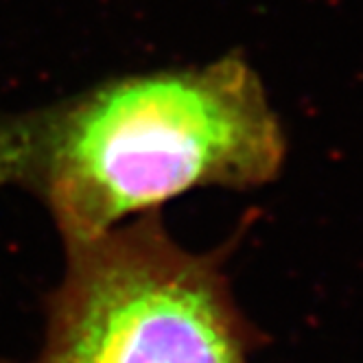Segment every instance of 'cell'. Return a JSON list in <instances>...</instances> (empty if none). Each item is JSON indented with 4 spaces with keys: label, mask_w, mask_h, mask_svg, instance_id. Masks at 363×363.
<instances>
[{
    "label": "cell",
    "mask_w": 363,
    "mask_h": 363,
    "mask_svg": "<svg viewBox=\"0 0 363 363\" xmlns=\"http://www.w3.org/2000/svg\"><path fill=\"white\" fill-rule=\"evenodd\" d=\"M282 160L280 123L241 55L123 74L0 116V193L35 199L62 245L195 189L267 184Z\"/></svg>",
    "instance_id": "1"
},
{
    "label": "cell",
    "mask_w": 363,
    "mask_h": 363,
    "mask_svg": "<svg viewBox=\"0 0 363 363\" xmlns=\"http://www.w3.org/2000/svg\"><path fill=\"white\" fill-rule=\"evenodd\" d=\"M62 250L42 344L24 363H250L219 256L177 243L162 208Z\"/></svg>",
    "instance_id": "2"
}]
</instances>
